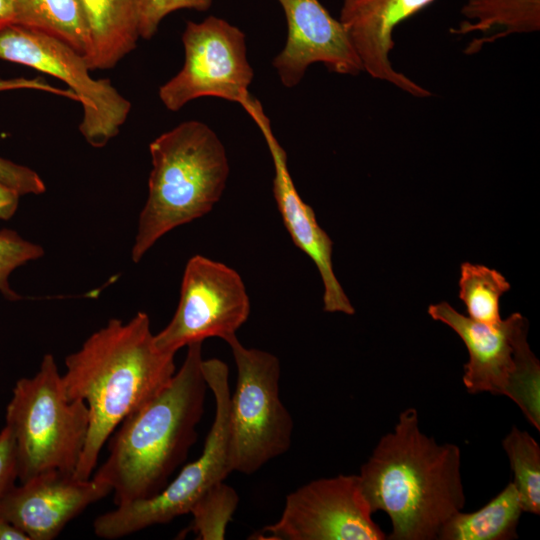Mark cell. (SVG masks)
I'll list each match as a JSON object with an SVG mask.
<instances>
[{"label": "cell", "instance_id": "cell-13", "mask_svg": "<svg viewBox=\"0 0 540 540\" xmlns=\"http://www.w3.org/2000/svg\"><path fill=\"white\" fill-rule=\"evenodd\" d=\"M277 1L286 18L287 37L272 65L285 87L298 85L314 63L340 75L363 71L345 27L319 0Z\"/></svg>", "mask_w": 540, "mask_h": 540}, {"label": "cell", "instance_id": "cell-14", "mask_svg": "<svg viewBox=\"0 0 540 540\" xmlns=\"http://www.w3.org/2000/svg\"><path fill=\"white\" fill-rule=\"evenodd\" d=\"M112 492L96 478L51 470L14 485L0 501V515L29 540H52L91 504Z\"/></svg>", "mask_w": 540, "mask_h": 540}, {"label": "cell", "instance_id": "cell-25", "mask_svg": "<svg viewBox=\"0 0 540 540\" xmlns=\"http://www.w3.org/2000/svg\"><path fill=\"white\" fill-rule=\"evenodd\" d=\"M213 0H137L139 37L151 39L161 21L170 13L181 9L199 12L208 10Z\"/></svg>", "mask_w": 540, "mask_h": 540}, {"label": "cell", "instance_id": "cell-30", "mask_svg": "<svg viewBox=\"0 0 540 540\" xmlns=\"http://www.w3.org/2000/svg\"><path fill=\"white\" fill-rule=\"evenodd\" d=\"M0 540H29V537L0 515Z\"/></svg>", "mask_w": 540, "mask_h": 540}, {"label": "cell", "instance_id": "cell-26", "mask_svg": "<svg viewBox=\"0 0 540 540\" xmlns=\"http://www.w3.org/2000/svg\"><path fill=\"white\" fill-rule=\"evenodd\" d=\"M0 182L15 190L20 196L41 194L46 186L32 169L0 157Z\"/></svg>", "mask_w": 540, "mask_h": 540}, {"label": "cell", "instance_id": "cell-23", "mask_svg": "<svg viewBox=\"0 0 540 540\" xmlns=\"http://www.w3.org/2000/svg\"><path fill=\"white\" fill-rule=\"evenodd\" d=\"M238 502V494L224 481L213 485L190 510L192 530L202 540H223Z\"/></svg>", "mask_w": 540, "mask_h": 540}, {"label": "cell", "instance_id": "cell-18", "mask_svg": "<svg viewBox=\"0 0 540 540\" xmlns=\"http://www.w3.org/2000/svg\"><path fill=\"white\" fill-rule=\"evenodd\" d=\"M464 20L451 28L454 35L479 33L465 49L466 54L514 34L540 30V0H467L460 10Z\"/></svg>", "mask_w": 540, "mask_h": 540}, {"label": "cell", "instance_id": "cell-8", "mask_svg": "<svg viewBox=\"0 0 540 540\" xmlns=\"http://www.w3.org/2000/svg\"><path fill=\"white\" fill-rule=\"evenodd\" d=\"M224 341L237 369L229 401L231 468L249 475L289 450L294 421L280 398L279 359L270 352L245 347L236 334Z\"/></svg>", "mask_w": 540, "mask_h": 540}, {"label": "cell", "instance_id": "cell-2", "mask_svg": "<svg viewBox=\"0 0 540 540\" xmlns=\"http://www.w3.org/2000/svg\"><path fill=\"white\" fill-rule=\"evenodd\" d=\"M460 467V448L438 444L420 430L415 408L403 410L358 474L372 513L390 518L387 539H437L442 525L465 506Z\"/></svg>", "mask_w": 540, "mask_h": 540}, {"label": "cell", "instance_id": "cell-29", "mask_svg": "<svg viewBox=\"0 0 540 540\" xmlns=\"http://www.w3.org/2000/svg\"><path fill=\"white\" fill-rule=\"evenodd\" d=\"M20 195L0 182V219L11 218L17 210Z\"/></svg>", "mask_w": 540, "mask_h": 540}, {"label": "cell", "instance_id": "cell-6", "mask_svg": "<svg viewBox=\"0 0 540 540\" xmlns=\"http://www.w3.org/2000/svg\"><path fill=\"white\" fill-rule=\"evenodd\" d=\"M428 314L464 342L469 354L462 377L466 390L508 397L540 431V363L527 341L528 320L515 312L490 326L464 316L444 301L431 304Z\"/></svg>", "mask_w": 540, "mask_h": 540}, {"label": "cell", "instance_id": "cell-24", "mask_svg": "<svg viewBox=\"0 0 540 540\" xmlns=\"http://www.w3.org/2000/svg\"><path fill=\"white\" fill-rule=\"evenodd\" d=\"M43 248L23 239L17 232L9 229L0 231V292L10 301L20 300L21 296L9 285V275L19 266L43 256Z\"/></svg>", "mask_w": 540, "mask_h": 540}, {"label": "cell", "instance_id": "cell-1", "mask_svg": "<svg viewBox=\"0 0 540 540\" xmlns=\"http://www.w3.org/2000/svg\"><path fill=\"white\" fill-rule=\"evenodd\" d=\"M175 354L154 343L150 318L138 312L124 323L110 319L65 359L68 396L86 403L89 429L74 474L89 479L118 425L156 396L176 372Z\"/></svg>", "mask_w": 540, "mask_h": 540}, {"label": "cell", "instance_id": "cell-31", "mask_svg": "<svg viewBox=\"0 0 540 540\" xmlns=\"http://www.w3.org/2000/svg\"><path fill=\"white\" fill-rule=\"evenodd\" d=\"M15 24V0H0V30Z\"/></svg>", "mask_w": 540, "mask_h": 540}, {"label": "cell", "instance_id": "cell-11", "mask_svg": "<svg viewBox=\"0 0 540 540\" xmlns=\"http://www.w3.org/2000/svg\"><path fill=\"white\" fill-rule=\"evenodd\" d=\"M250 300L234 269L201 255L186 264L177 309L168 325L154 335L156 347L175 354L191 343L235 335L247 321Z\"/></svg>", "mask_w": 540, "mask_h": 540}, {"label": "cell", "instance_id": "cell-21", "mask_svg": "<svg viewBox=\"0 0 540 540\" xmlns=\"http://www.w3.org/2000/svg\"><path fill=\"white\" fill-rule=\"evenodd\" d=\"M459 298L468 317L495 326L501 322L499 300L510 289V283L497 270L464 262L460 267Z\"/></svg>", "mask_w": 540, "mask_h": 540}, {"label": "cell", "instance_id": "cell-17", "mask_svg": "<svg viewBox=\"0 0 540 540\" xmlns=\"http://www.w3.org/2000/svg\"><path fill=\"white\" fill-rule=\"evenodd\" d=\"M84 11L90 48V70L113 68L133 51L139 37L137 0H79Z\"/></svg>", "mask_w": 540, "mask_h": 540}, {"label": "cell", "instance_id": "cell-9", "mask_svg": "<svg viewBox=\"0 0 540 540\" xmlns=\"http://www.w3.org/2000/svg\"><path fill=\"white\" fill-rule=\"evenodd\" d=\"M0 59L22 64L64 81L83 108L79 131L93 147L105 146L120 131L131 103L109 79H94L85 57L64 42L12 24L0 30Z\"/></svg>", "mask_w": 540, "mask_h": 540}, {"label": "cell", "instance_id": "cell-16", "mask_svg": "<svg viewBox=\"0 0 540 540\" xmlns=\"http://www.w3.org/2000/svg\"><path fill=\"white\" fill-rule=\"evenodd\" d=\"M435 0H343L339 20L345 27L363 71L417 98L431 91L394 68L390 53L395 28Z\"/></svg>", "mask_w": 540, "mask_h": 540}, {"label": "cell", "instance_id": "cell-7", "mask_svg": "<svg viewBox=\"0 0 540 540\" xmlns=\"http://www.w3.org/2000/svg\"><path fill=\"white\" fill-rule=\"evenodd\" d=\"M202 372L215 398V418L202 454L153 497L117 505L98 516L93 529L103 539H118L145 528L165 524L190 513L195 502L232 473L229 447L230 389L227 364L217 358L202 360Z\"/></svg>", "mask_w": 540, "mask_h": 540}, {"label": "cell", "instance_id": "cell-27", "mask_svg": "<svg viewBox=\"0 0 540 540\" xmlns=\"http://www.w3.org/2000/svg\"><path fill=\"white\" fill-rule=\"evenodd\" d=\"M18 479L17 454L14 438L4 426L0 431V501Z\"/></svg>", "mask_w": 540, "mask_h": 540}, {"label": "cell", "instance_id": "cell-10", "mask_svg": "<svg viewBox=\"0 0 540 540\" xmlns=\"http://www.w3.org/2000/svg\"><path fill=\"white\" fill-rule=\"evenodd\" d=\"M182 42L183 67L158 91L168 110L178 111L200 97L222 98L241 106L253 98L249 86L254 71L240 28L216 16L201 22L187 21Z\"/></svg>", "mask_w": 540, "mask_h": 540}, {"label": "cell", "instance_id": "cell-5", "mask_svg": "<svg viewBox=\"0 0 540 540\" xmlns=\"http://www.w3.org/2000/svg\"><path fill=\"white\" fill-rule=\"evenodd\" d=\"M5 423L14 438L20 482L51 470L75 472L89 410L68 396L52 354L44 355L35 375L16 382Z\"/></svg>", "mask_w": 540, "mask_h": 540}, {"label": "cell", "instance_id": "cell-3", "mask_svg": "<svg viewBox=\"0 0 540 540\" xmlns=\"http://www.w3.org/2000/svg\"><path fill=\"white\" fill-rule=\"evenodd\" d=\"M187 347L182 366L167 386L110 436L108 457L93 477L111 487L116 506L162 491L196 441L208 386L202 342Z\"/></svg>", "mask_w": 540, "mask_h": 540}, {"label": "cell", "instance_id": "cell-15", "mask_svg": "<svg viewBox=\"0 0 540 540\" xmlns=\"http://www.w3.org/2000/svg\"><path fill=\"white\" fill-rule=\"evenodd\" d=\"M255 121L274 165L273 194L277 209L293 243L316 265L321 276L324 311L353 315L355 309L334 274L333 242L319 226L314 210L300 197L288 170L287 154L275 137L262 105L254 99L244 109Z\"/></svg>", "mask_w": 540, "mask_h": 540}, {"label": "cell", "instance_id": "cell-19", "mask_svg": "<svg viewBox=\"0 0 540 540\" xmlns=\"http://www.w3.org/2000/svg\"><path fill=\"white\" fill-rule=\"evenodd\" d=\"M523 510L513 482L482 508L453 514L441 527L440 540H512Z\"/></svg>", "mask_w": 540, "mask_h": 540}, {"label": "cell", "instance_id": "cell-12", "mask_svg": "<svg viewBox=\"0 0 540 540\" xmlns=\"http://www.w3.org/2000/svg\"><path fill=\"white\" fill-rule=\"evenodd\" d=\"M358 475L313 480L287 495L278 521L259 540H385L373 521Z\"/></svg>", "mask_w": 540, "mask_h": 540}, {"label": "cell", "instance_id": "cell-28", "mask_svg": "<svg viewBox=\"0 0 540 540\" xmlns=\"http://www.w3.org/2000/svg\"><path fill=\"white\" fill-rule=\"evenodd\" d=\"M18 89H33L43 92L52 93L59 96H65L72 100L78 101L77 95L70 89H61L51 86L45 79L37 78H0V92Z\"/></svg>", "mask_w": 540, "mask_h": 540}, {"label": "cell", "instance_id": "cell-20", "mask_svg": "<svg viewBox=\"0 0 540 540\" xmlns=\"http://www.w3.org/2000/svg\"><path fill=\"white\" fill-rule=\"evenodd\" d=\"M15 24L54 37L84 57L90 48L79 0H15Z\"/></svg>", "mask_w": 540, "mask_h": 540}, {"label": "cell", "instance_id": "cell-4", "mask_svg": "<svg viewBox=\"0 0 540 540\" xmlns=\"http://www.w3.org/2000/svg\"><path fill=\"white\" fill-rule=\"evenodd\" d=\"M152 170L131 251L133 262L166 233L208 214L220 200L230 167L223 143L205 123L190 120L149 145Z\"/></svg>", "mask_w": 540, "mask_h": 540}, {"label": "cell", "instance_id": "cell-22", "mask_svg": "<svg viewBox=\"0 0 540 540\" xmlns=\"http://www.w3.org/2000/svg\"><path fill=\"white\" fill-rule=\"evenodd\" d=\"M513 472L523 512L540 514V446L526 431L513 426L502 441Z\"/></svg>", "mask_w": 540, "mask_h": 540}]
</instances>
